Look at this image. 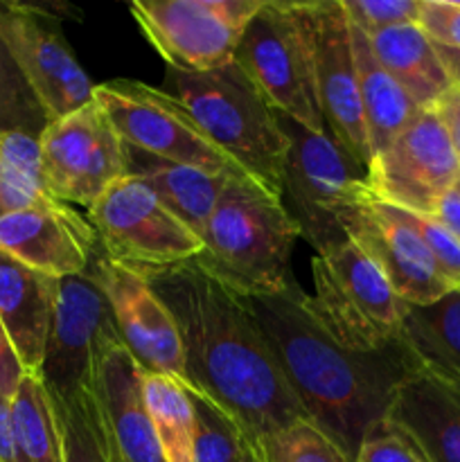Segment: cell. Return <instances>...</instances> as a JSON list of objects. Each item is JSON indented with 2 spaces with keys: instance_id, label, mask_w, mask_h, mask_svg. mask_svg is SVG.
Wrapping results in <instances>:
<instances>
[{
  "instance_id": "74e56055",
  "label": "cell",
  "mask_w": 460,
  "mask_h": 462,
  "mask_svg": "<svg viewBox=\"0 0 460 462\" xmlns=\"http://www.w3.org/2000/svg\"><path fill=\"white\" fill-rule=\"evenodd\" d=\"M433 111L440 117L442 126H445L446 135H449V143L454 147L455 156L460 161V88L458 86H451L445 95L436 102Z\"/></svg>"
},
{
  "instance_id": "7bdbcfd3",
  "label": "cell",
  "mask_w": 460,
  "mask_h": 462,
  "mask_svg": "<svg viewBox=\"0 0 460 462\" xmlns=\"http://www.w3.org/2000/svg\"><path fill=\"white\" fill-rule=\"evenodd\" d=\"M455 185H458V188H460V180H458V183H455Z\"/></svg>"
},
{
  "instance_id": "cb8c5ba5",
  "label": "cell",
  "mask_w": 460,
  "mask_h": 462,
  "mask_svg": "<svg viewBox=\"0 0 460 462\" xmlns=\"http://www.w3.org/2000/svg\"><path fill=\"white\" fill-rule=\"evenodd\" d=\"M350 30L352 48H354L356 79H359V99L361 108H363L365 129H368L370 153H377L395 135H400L406 129V125L422 108L383 70V66L374 57L368 36L359 27L352 25V23Z\"/></svg>"
},
{
  "instance_id": "4fadbf2b",
  "label": "cell",
  "mask_w": 460,
  "mask_h": 462,
  "mask_svg": "<svg viewBox=\"0 0 460 462\" xmlns=\"http://www.w3.org/2000/svg\"><path fill=\"white\" fill-rule=\"evenodd\" d=\"M458 180L460 161L433 108H422L365 167L370 197L428 217Z\"/></svg>"
},
{
  "instance_id": "8d00e7d4",
  "label": "cell",
  "mask_w": 460,
  "mask_h": 462,
  "mask_svg": "<svg viewBox=\"0 0 460 462\" xmlns=\"http://www.w3.org/2000/svg\"><path fill=\"white\" fill-rule=\"evenodd\" d=\"M23 377H25V370H23L16 350H14L12 341L5 332L3 320H0V393L12 400Z\"/></svg>"
},
{
  "instance_id": "e575fe53",
  "label": "cell",
  "mask_w": 460,
  "mask_h": 462,
  "mask_svg": "<svg viewBox=\"0 0 460 462\" xmlns=\"http://www.w3.org/2000/svg\"><path fill=\"white\" fill-rule=\"evenodd\" d=\"M419 3L422 0H341L352 25L368 36L388 27L418 23Z\"/></svg>"
},
{
  "instance_id": "4dcf8cb0",
  "label": "cell",
  "mask_w": 460,
  "mask_h": 462,
  "mask_svg": "<svg viewBox=\"0 0 460 462\" xmlns=\"http://www.w3.org/2000/svg\"><path fill=\"white\" fill-rule=\"evenodd\" d=\"M50 117L18 63L0 41V134H27L41 138Z\"/></svg>"
},
{
  "instance_id": "484cf974",
  "label": "cell",
  "mask_w": 460,
  "mask_h": 462,
  "mask_svg": "<svg viewBox=\"0 0 460 462\" xmlns=\"http://www.w3.org/2000/svg\"><path fill=\"white\" fill-rule=\"evenodd\" d=\"M14 442L21 462H63L61 431L48 388L25 373L12 397Z\"/></svg>"
},
{
  "instance_id": "8fae6325",
  "label": "cell",
  "mask_w": 460,
  "mask_h": 462,
  "mask_svg": "<svg viewBox=\"0 0 460 462\" xmlns=\"http://www.w3.org/2000/svg\"><path fill=\"white\" fill-rule=\"evenodd\" d=\"M309 43L316 95L325 129L361 167L370 162L368 129L359 99L350 18L341 0L293 3Z\"/></svg>"
},
{
  "instance_id": "44dd1931",
  "label": "cell",
  "mask_w": 460,
  "mask_h": 462,
  "mask_svg": "<svg viewBox=\"0 0 460 462\" xmlns=\"http://www.w3.org/2000/svg\"><path fill=\"white\" fill-rule=\"evenodd\" d=\"M59 280L30 269L0 248V320L23 370L41 373Z\"/></svg>"
},
{
  "instance_id": "ffe728a7",
  "label": "cell",
  "mask_w": 460,
  "mask_h": 462,
  "mask_svg": "<svg viewBox=\"0 0 460 462\" xmlns=\"http://www.w3.org/2000/svg\"><path fill=\"white\" fill-rule=\"evenodd\" d=\"M388 418L413 436L428 462H460V379L418 359Z\"/></svg>"
},
{
  "instance_id": "60d3db41",
  "label": "cell",
  "mask_w": 460,
  "mask_h": 462,
  "mask_svg": "<svg viewBox=\"0 0 460 462\" xmlns=\"http://www.w3.org/2000/svg\"><path fill=\"white\" fill-rule=\"evenodd\" d=\"M436 50H437V57L442 59V66H445L451 84L460 88V50L449 48V45H440V43H436Z\"/></svg>"
},
{
  "instance_id": "9a60e30c",
  "label": "cell",
  "mask_w": 460,
  "mask_h": 462,
  "mask_svg": "<svg viewBox=\"0 0 460 462\" xmlns=\"http://www.w3.org/2000/svg\"><path fill=\"white\" fill-rule=\"evenodd\" d=\"M0 41L18 63L50 122L93 102L95 84L54 27V16L21 3H0Z\"/></svg>"
},
{
  "instance_id": "d6986e66",
  "label": "cell",
  "mask_w": 460,
  "mask_h": 462,
  "mask_svg": "<svg viewBox=\"0 0 460 462\" xmlns=\"http://www.w3.org/2000/svg\"><path fill=\"white\" fill-rule=\"evenodd\" d=\"M113 447V462H167L144 402V370L122 341L102 347L93 388Z\"/></svg>"
},
{
  "instance_id": "4316f807",
  "label": "cell",
  "mask_w": 460,
  "mask_h": 462,
  "mask_svg": "<svg viewBox=\"0 0 460 462\" xmlns=\"http://www.w3.org/2000/svg\"><path fill=\"white\" fill-rule=\"evenodd\" d=\"M144 402L167 462H194V406L185 383L144 373Z\"/></svg>"
},
{
  "instance_id": "2e32d148",
  "label": "cell",
  "mask_w": 460,
  "mask_h": 462,
  "mask_svg": "<svg viewBox=\"0 0 460 462\" xmlns=\"http://www.w3.org/2000/svg\"><path fill=\"white\" fill-rule=\"evenodd\" d=\"M345 237L377 264L392 291L413 307L433 305L454 289L442 280L431 253L388 203L365 189L363 199L336 212Z\"/></svg>"
},
{
  "instance_id": "f1b7e54d",
  "label": "cell",
  "mask_w": 460,
  "mask_h": 462,
  "mask_svg": "<svg viewBox=\"0 0 460 462\" xmlns=\"http://www.w3.org/2000/svg\"><path fill=\"white\" fill-rule=\"evenodd\" d=\"M59 431H61L63 462H113V447L93 391L54 400Z\"/></svg>"
},
{
  "instance_id": "f35d334b",
  "label": "cell",
  "mask_w": 460,
  "mask_h": 462,
  "mask_svg": "<svg viewBox=\"0 0 460 462\" xmlns=\"http://www.w3.org/2000/svg\"><path fill=\"white\" fill-rule=\"evenodd\" d=\"M433 219L442 226V228L449 230L455 239L460 242V188H451L445 197L440 199V203L436 206L433 212Z\"/></svg>"
},
{
  "instance_id": "836d02e7",
  "label": "cell",
  "mask_w": 460,
  "mask_h": 462,
  "mask_svg": "<svg viewBox=\"0 0 460 462\" xmlns=\"http://www.w3.org/2000/svg\"><path fill=\"white\" fill-rule=\"evenodd\" d=\"M395 215L400 217L404 224H409L415 230L419 239L424 242V246L431 253L433 262L437 266V273L442 275L446 284H449L454 291H460V242L449 233L446 228H442L433 217L428 215H418V212L401 210V208L392 206Z\"/></svg>"
},
{
  "instance_id": "ab89813d",
  "label": "cell",
  "mask_w": 460,
  "mask_h": 462,
  "mask_svg": "<svg viewBox=\"0 0 460 462\" xmlns=\"http://www.w3.org/2000/svg\"><path fill=\"white\" fill-rule=\"evenodd\" d=\"M0 462H21L14 442L12 400L0 393Z\"/></svg>"
},
{
  "instance_id": "7402d4cb",
  "label": "cell",
  "mask_w": 460,
  "mask_h": 462,
  "mask_svg": "<svg viewBox=\"0 0 460 462\" xmlns=\"http://www.w3.org/2000/svg\"><path fill=\"white\" fill-rule=\"evenodd\" d=\"M126 161H129V174L147 183L162 206L174 212L198 237L228 183L235 179L233 174H207L194 167L158 161L131 144H126Z\"/></svg>"
},
{
  "instance_id": "1f68e13d",
  "label": "cell",
  "mask_w": 460,
  "mask_h": 462,
  "mask_svg": "<svg viewBox=\"0 0 460 462\" xmlns=\"http://www.w3.org/2000/svg\"><path fill=\"white\" fill-rule=\"evenodd\" d=\"M264 462H354L311 420H298L260 442Z\"/></svg>"
},
{
  "instance_id": "8992f818",
  "label": "cell",
  "mask_w": 460,
  "mask_h": 462,
  "mask_svg": "<svg viewBox=\"0 0 460 462\" xmlns=\"http://www.w3.org/2000/svg\"><path fill=\"white\" fill-rule=\"evenodd\" d=\"M289 138L280 199L316 255L345 242L336 212L361 201L365 194V167L343 152L329 134H316L280 116Z\"/></svg>"
},
{
  "instance_id": "9c48e42d",
  "label": "cell",
  "mask_w": 460,
  "mask_h": 462,
  "mask_svg": "<svg viewBox=\"0 0 460 462\" xmlns=\"http://www.w3.org/2000/svg\"><path fill=\"white\" fill-rule=\"evenodd\" d=\"M93 99L131 147L165 162L207 174L246 176L192 120L179 99L143 81L115 79L95 86ZM251 179V176H248Z\"/></svg>"
},
{
  "instance_id": "277c9868",
  "label": "cell",
  "mask_w": 460,
  "mask_h": 462,
  "mask_svg": "<svg viewBox=\"0 0 460 462\" xmlns=\"http://www.w3.org/2000/svg\"><path fill=\"white\" fill-rule=\"evenodd\" d=\"M167 95L206 131L235 165L280 197L289 138L280 116L264 102L237 61L212 72L167 70Z\"/></svg>"
},
{
  "instance_id": "52a82bcc",
  "label": "cell",
  "mask_w": 460,
  "mask_h": 462,
  "mask_svg": "<svg viewBox=\"0 0 460 462\" xmlns=\"http://www.w3.org/2000/svg\"><path fill=\"white\" fill-rule=\"evenodd\" d=\"M99 251L138 273L170 269L194 260L203 242L162 206L147 183L126 174L108 185L88 208Z\"/></svg>"
},
{
  "instance_id": "83f0119b",
  "label": "cell",
  "mask_w": 460,
  "mask_h": 462,
  "mask_svg": "<svg viewBox=\"0 0 460 462\" xmlns=\"http://www.w3.org/2000/svg\"><path fill=\"white\" fill-rule=\"evenodd\" d=\"M57 203L43 174L39 138L0 134V210L16 212Z\"/></svg>"
},
{
  "instance_id": "d6a6232c",
  "label": "cell",
  "mask_w": 460,
  "mask_h": 462,
  "mask_svg": "<svg viewBox=\"0 0 460 462\" xmlns=\"http://www.w3.org/2000/svg\"><path fill=\"white\" fill-rule=\"evenodd\" d=\"M354 462H428L418 442L395 420L383 415L365 429Z\"/></svg>"
},
{
  "instance_id": "6da1fadb",
  "label": "cell",
  "mask_w": 460,
  "mask_h": 462,
  "mask_svg": "<svg viewBox=\"0 0 460 462\" xmlns=\"http://www.w3.org/2000/svg\"><path fill=\"white\" fill-rule=\"evenodd\" d=\"M143 275L174 316L189 391L224 409L253 445L309 420L246 298L192 260Z\"/></svg>"
},
{
  "instance_id": "5bb4252c",
  "label": "cell",
  "mask_w": 460,
  "mask_h": 462,
  "mask_svg": "<svg viewBox=\"0 0 460 462\" xmlns=\"http://www.w3.org/2000/svg\"><path fill=\"white\" fill-rule=\"evenodd\" d=\"M111 341H122V337L111 305L90 269L59 280L39 373L50 397L63 400L77 391H90L99 352Z\"/></svg>"
},
{
  "instance_id": "3957f363",
  "label": "cell",
  "mask_w": 460,
  "mask_h": 462,
  "mask_svg": "<svg viewBox=\"0 0 460 462\" xmlns=\"http://www.w3.org/2000/svg\"><path fill=\"white\" fill-rule=\"evenodd\" d=\"M300 228L282 199L235 176L201 233L194 264L242 298L282 296L298 287L291 257Z\"/></svg>"
},
{
  "instance_id": "d4e9b609",
  "label": "cell",
  "mask_w": 460,
  "mask_h": 462,
  "mask_svg": "<svg viewBox=\"0 0 460 462\" xmlns=\"http://www.w3.org/2000/svg\"><path fill=\"white\" fill-rule=\"evenodd\" d=\"M401 338L422 364L460 379V291L433 305H409Z\"/></svg>"
},
{
  "instance_id": "d590c367",
  "label": "cell",
  "mask_w": 460,
  "mask_h": 462,
  "mask_svg": "<svg viewBox=\"0 0 460 462\" xmlns=\"http://www.w3.org/2000/svg\"><path fill=\"white\" fill-rule=\"evenodd\" d=\"M418 25L433 43L460 50V3L458 0H422Z\"/></svg>"
},
{
  "instance_id": "f546056e",
  "label": "cell",
  "mask_w": 460,
  "mask_h": 462,
  "mask_svg": "<svg viewBox=\"0 0 460 462\" xmlns=\"http://www.w3.org/2000/svg\"><path fill=\"white\" fill-rule=\"evenodd\" d=\"M189 400H192L194 420H197L194 462H242L253 445L244 436L242 427L207 397L189 391Z\"/></svg>"
},
{
  "instance_id": "5b68a950",
  "label": "cell",
  "mask_w": 460,
  "mask_h": 462,
  "mask_svg": "<svg viewBox=\"0 0 460 462\" xmlns=\"http://www.w3.org/2000/svg\"><path fill=\"white\" fill-rule=\"evenodd\" d=\"M311 282L307 307L338 346L379 352L401 341L409 305L350 239L311 260Z\"/></svg>"
},
{
  "instance_id": "ba28073f",
  "label": "cell",
  "mask_w": 460,
  "mask_h": 462,
  "mask_svg": "<svg viewBox=\"0 0 460 462\" xmlns=\"http://www.w3.org/2000/svg\"><path fill=\"white\" fill-rule=\"evenodd\" d=\"M235 61L278 116L316 134H327L309 43L293 3L264 0L239 41Z\"/></svg>"
},
{
  "instance_id": "7c38bea8",
  "label": "cell",
  "mask_w": 460,
  "mask_h": 462,
  "mask_svg": "<svg viewBox=\"0 0 460 462\" xmlns=\"http://www.w3.org/2000/svg\"><path fill=\"white\" fill-rule=\"evenodd\" d=\"M39 144L45 183L68 206L88 210L108 185L129 174L126 143L95 99L50 122Z\"/></svg>"
},
{
  "instance_id": "b9f144b4",
  "label": "cell",
  "mask_w": 460,
  "mask_h": 462,
  "mask_svg": "<svg viewBox=\"0 0 460 462\" xmlns=\"http://www.w3.org/2000/svg\"><path fill=\"white\" fill-rule=\"evenodd\" d=\"M242 462H264V460H262L260 445H251V449H248V454L244 456Z\"/></svg>"
},
{
  "instance_id": "e0dca14e",
  "label": "cell",
  "mask_w": 460,
  "mask_h": 462,
  "mask_svg": "<svg viewBox=\"0 0 460 462\" xmlns=\"http://www.w3.org/2000/svg\"><path fill=\"white\" fill-rule=\"evenodd\" d=\"M88 269L111 305L122 343L140 368L183 383L185 359L179 328L149 280L138 271L111 262L99 248Z\"/></svg>"
},
{
  "instance_id": "ac0fdd59",
  "label": "cell",
  "mask_w": 460,
  "mask_h": 462,
  "mask_svg": "<svg viewBox=\"0 0 460 462\" xmlns=\"http://www.w3.org/2000/svg\"><path fill=\"white\" fill-rule=\"evenodd\" d=\"M0 248L30 269L52 278L88 271L99 248L88 219L68 203H50L0 215Z\"/></svg>"
},
{
  "instance_id": "30bf717a",
  "label": "cell",
  "mask_w": 460,
  "mask_h": 462,
  "mask_svg": "<svg viewBox=\"0 0 460 462\" xmlns=\"http://www.w3.org/2000/svg\"><path fill=\"white\" fill-rule=\"evenodd\" d=\"M262 5L264 0H135L129 9L171 70L212 72L235 61Z\"/></svg>"
},
{
  "instance_id": "ee69618b",
  "label": "cell",
  "mask_w": 460,
  "mask_h": 462,
  "mask_svg": "<svg viewBox=\"0 0 460 462\" xmlns=\"http://www.w3.org/2000/svg\"><path fill=\"white\" fill-rule=\"evenodd\" d=\"M0 215H3V210H0Z\"/></svg>"
},
{
  "instance_id": "603a6c76",
  "label": "cell",
  "mask_w": 460,
  "mask_h": 462,
  "mask_svg": "<svg viewBox=\"0 0 460 462\" xmlns=\"http://www.w3.org/2000/svg\"><path fill=\"white\" fill-rule=\"evenodd\" d=\"M368 39L383 70L413 97L419 108H433L454 86L442 66V59L437 57L436 43L424 34L418 23L388 27Z\"/></svg>"
},
{
  "instance_id": "7a4b0ae2",
  "label": "cell",
  "mask_w": 460,
  "mask_h": 462,
  "mask_svg": "<svg viewBox=\"0 0 460 462\" xmlns=\"http://www.w3.org/2000/svg\"><path fill=\"white\" fill-rule=\"evenodd\" d=\"M248 305L307 418L354 460L365 429L388 415L418 356L404 338L379 352L338 346L314 319L300 287L248 298Z\"/></svg>"
}]
</instances>
